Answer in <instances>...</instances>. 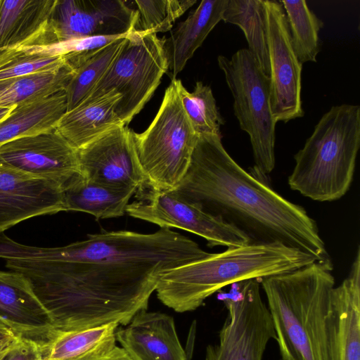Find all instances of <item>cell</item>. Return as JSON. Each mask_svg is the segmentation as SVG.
<instances>
[{"instance_id": "6da1fadb", "label": "cell", "mask_w": 360, "mask_h": 360, "mask_svg": "<svg viewBox=\"0 0 360 360\" xmlns=\"http://www.w3.org/2000/svg\"><path fill=\"white\" fill-rule=\"evenodd\" d=\"M210 254L171 229L122 230L88 234L63 247L34 246L30 258L35 263L7 261L6 266L30 280L55 332H65L127 326L147 310L162 275Z\"/></svg>"}, {"instance_id": "7a4b0ae2", "label": "cell", "mask_w": 360, "mask_h": 360, "mask_svg": "<svg viewBox=\"0 0 360 360\" xmlns=\"http://www.w3.org/2000/svg\"><path fill=\"white\" fill-rule=\"evenodd\" d=\"M168 191L237 228L252 243H281L317 260L330 258L315 220L242 168L221 136L198 135L184 176Z\"/></svg>"}, {"instance_id": "3957f363", "label": "cell", "mask_w": 360, "mask_h": 360, "mask_svg": "<svg viewBox=\"0 0 360 360\" xmlns=\"http://www.w3.org/2000/svg\"><path fill=\"white\" fill-rule=\"evenodd\" d=\"M330 258L260 280L280 360H330L328 318L335 287Z\"/></svg>"}, {"instance_id": "277c9868", "label": "cell", "mask_w": 360, "mask_h": 360, "mask_svg": "<svg viewBox=\"0 0 360 360\" xmlns=\"http://www.w3.org/2000/svg\"><path fill=\"white\" fill-rule=\"evenodd\" d=\"M316 260L281 243H250L167 271L155 291L158 300L174 311H192L226 285L290 272Z\"/></svg>"}, {"instance_id": "5b68a950", "label": "cell", "mask_w": 360, "mask_h": 360, "mask_svg": "<svg viewBox=\"0 0 360 360\" xmlns=\"http://www.w3.org/2000/svg\"><path fill=\"white\" fill-rule=\"evenodd\" d=\"M360 146V107L332 106L294 156L290 188L313 200L333 201L352 184Z\"/></svg>"}, {"instance_id": "8992f818", "label": "cell", "mask_w": 360, "mask_h": 360, "mask_svg": "<svg viewBox=\"0 0 360 360\" xmlns=\"http://www.w3.org/2000/svg\"><path fill=\"white\" fill-rule=\"evenodd\" d=\"M132 137L147 185L160 191L173 189L189 165L198 134L182 106L177 79H172L160 107L142 133Z\"/></svg>"}, {"instance_id": "52a82bcc", "label": "cell", "mask_w": 360, "mask_h": 360, "mask_svg": "<svg viewBox=\"0 0 360 360\" xmlns=\"http://www.w3.org/2000/svg\"><path fill=\"white\" fill-rule=\"evenodd\" d=\"M217 62L233 98L234 114L250 136L255 166L251 173L264 180L275 167L276 124L271 110L269 77L248 49Z\"/></svg>"}, {"instance_id": "ba28073f", "label": "cell", "mask_w": 360, "mask_h": 360, "mask_svg": "<svg viewBox=\"0 0 360 360\" xmlns=\"http://www.w3.org/2000/svg\"><path fill=\"white\" fill-rule=\"evenodd\" d=\"M168 68L165 40L154 33L134 30L127 35L114 60L86 98L112 90L117 92L120 99L115 111L127 126L149 101Z\"/></svg>"}, {"instance_id": "9c48e42d", "label": "cell", "mask_w": 360, "mask_h": 360, "mask_svg": "<svg viewBox=\"0 0 360 360\" xmlns=\"http://www.w3.org/2000/svg\"><path fill=\"white\" fill-rule=\"evenodd\" d=\"M228 311L219 340L206 348L205 360H263L269 342L275 340L271 316L260 292V280L234 283L220 292Z\"/></svg>"}, {"instance_id": "30bf717a", "label": "cell", "mask_w": 360, "mask_h": 360, "mask_svg": "<svg viewBox=\"0 0 360 360\" xmlns=\"http://www.w3.org/2000/svg\"><path fill=\"white\" fill-rule=\"evenodd\" d=\"M139 13L121 0H56L42 30L26 46L72 39L122 36L136 30Z\"/></svg>"}, {"instance_id": "8fae6325", "label": "cell", "mask_w": 360, "mask_h": 360, "mask_svg": "<svg viewBox=\"0 0 360 360\" xmlns=\"http://www.w3.org/2000/svg\"><path fill=\"white\" fill-rule=\"evenodd\" d=\"M136 200L129 203L126 212L160 228L180 229L202 237L210 247H240L251 242L233 226L169 193L148 185L139 189Z\"/></svg>"}, {"instance_id": "7c38bea8", "label": "cell", "mask_w": 360, "mask_h": 360, "mask_svg": "<svg viewBox=\"0 0 360 360\" xmlns=\"http://www.w3.org/2000/svg\"><path fill=\"white\" fill-rule=\"evenodd\" d=\"M264 1L270 68L271 110L276 123H285L304 114L301 102L302 64L292 48L281 4L274 0Z\"/></svg>"}, {"instance_id": "4fadbf2b", "label": "cell", "mask_w": 360, "mask_h": 360, "mask_svg": "<svg viewBox=\"0 0 360 360\" xmlns=\"http://www.w3.org/2000/svg\"><path fill=\"white\" fill-rule=\"evenodd\" d=\"M80 174L89 181L117 188L147 186L136 152L132 130L115 127L77 149Z\"/></svg>"}, {"instance_id": "5bb4252c", "label": "cell", "mask_w": 360, "mask_h": 360, "mask_svg": "<svg viewBox=\"0 0 360 360\" xmlns=\"http://www.w3.org/2000/svg\"><path fill=\"white\" fill-rule=\"evenodd\" d=\"M0 167L63 187L80 174L77 149L56 129L0 145Z\"/></svg>"}, {"instance_id": "9a60e30c", "label": "cell", "mask_w": 360, "mask_h": 360, "mask_svg": "<svg viewBox=\"0 0 360 360\" xmlns=\"http://www.w3.org/2000/svg\"><path fill=\"white\" fill-rule=\"evenodd\" d=\"M63 211L62 184L0 167V233L26 219Z\"/></svg>"}, {"instance_id": "2e32d148", "label": "cell", "mask_w": 360, "mask_h": 360, "mask_svg": "<svg viewBox=\"0 0 360 360\" xmlns=\"http://www.w3.org/2000/svg\"><path fill=\"white\" fill-rule=\"evenodd\" d=\"M0 320L17 335L41 345L55 333L53 320L30 280L17 271H0Z\"/></svg>"}, {"instance_id": "e0dca14e", "label": "cell", "mask_w": 360, "mask_h": 360, "mask_svg": "<svg viewBox=\"0 0 360 360\" xmlns=\"http://www.w3.org/2000/svg\"><path fill=\"white\" fill-rule=\"evenodd\" d=\"M330 360H360V250L347 277L331 293L328 318Z\"/></svg>"}, {"instance_id": "ac0fdd59", "label": "cell", "mask_w": 360, "mask_h": 360, "mask_svg": "<svg viewBox=\"0 0 360 360\" xmlns=\"http://www.w3.org/2000/svg\"><path fill=\"white\" fill-rule=\"evenodd\" d=\"M115 338L132 360H188L173 317L164 313H138Z\"/></svg>"}, {"instance_id": "d6986e66", "label": "cell", "mask_w": 360, "mask_h": 360, "mask_svg": "<svg viewBox=\"0 0 360 360\" xmlns=\"http://www.w3.org/2000/svg\"><path fill=\"white\" fill-rule=\"evenodd\" d=\"M120 95L110 91L102 96L86 98L67 111L56 129L75 149H78L117 127L124 126L115 108Z\"/></svg>"}, {"instance_id": "ffe728a7", "label": "cell", "mask_w": 360, "mask_h": 360, "mask_svg": "<svg viewBox=\"0 0 360 360\" xmlns=\"http://www.w3.org/2000/svg\"><path fill=\"white\" fill-rule=\"evenodd\" d=\"M227 0H202L165 40L172 79L184 68L214 27L222 20Z\"/></svg>"}, {"instance_id": "44dd1931", "label": "cell", "mask_w": 360, "mask_h": 360, "mask_svg": "<svg viewBox=\"0 0 360 360\" xmlns=\"http://www.w3.org/2000/svg\"><path fill=\"white\" fill-rule=\"evenodd\" d=\"M56 0H0V51L27 45L44 27Z\"/></svg>"}, {"instance_id": "7402d4cb", "label": "cell", "mask_w": 360, "mask_h": 360, "mask_svg": "<svg viewBox=\"0 0 360 360\" xmlns=\"http://www.w3.org/2000/svg\"><path fill=\"white\" fill-rule=\"evenodd\" d=\"M67 107L65 90L15 106L0 122V145L55 129Z\"/></svg>"}, {"instance_id": "603a6c76", "label": "cell", "mask_w": 360, "mask_h": 360, "mask_svg": "<svg viewBox=\"0 0 360 360\" xmlns=\"http://www.w3.org/2000/svg\"><path fill=\"white\" fill-rule=\"evenodd\" d=\"M136 188H112L88 181L80 174L63 187L66 211L89 213L96 219L122 217Z\"/></svg>"}, {"instance_id": "cb8c5ba5", "label": "cell", "mask_w": 360, "mask_h": 360, "mask_svg": "<svg viewBox=\"0 0 360 360\" xmlns=\"http://www.w3.org/2000/svg\"><path fill=\"white\" fill-rule=\"evenodd\" d=\"M115 322L77 330L55 332L41 345L43 360H77L116 345Z\"/></svg>"}, {"instance_id": "d4e9b609", "label": "cell", "mask_w": 360, "mask_h": 360, "mask_svg": "<svg viewBox=\"0 0 360 360\" xmlns=\"http://www.w3.org/2000/svg\"><path fill=\"white\" fill-rule=\"evenodd\" d=\"M222 20L244 32L248 50L269 77L266 15L264 0H227Z\"/></svg>"}, {"instance_id": "484cf974", "label": "cell", "mask_w": 360, "mask_h": 360, "mask_svg": "<svg viewBox=\"0 0 360 360\" xmlns=\"http://www.w3.org/2000/svg\"><path fill=\"white\" fill-rule=\"evenodd\" d=\"M74 74L67 63L57 70L0 80V107L18 105L47 97L65 89Z\"/></svg>"}, {"instance_id": "4316f807", "label": "cell", "mask_w": 360, "mask_h": 360, "mask_svg": "<svg viewBox=\"0 0 360 360\" xmlns=\"http://www.w3.org/2000/svg\"><path fill=\"white\" fill-rule=\"evenodd\" d=\"M279 1L285 14L292 46L299 61L302 64L316 62L321 49L319 33L323 22L309 9L304 0Z\"/></svg>"}, {"instance_id": "83f0119b", "label": "cell", "mask_w": 360, "mask_h": 360, "mask_svg": "<svg viewBox=\"0 0 360 360\" xmlns=\"http://www.w3.org/2000/svg\"><path fill=\"white\" fill-rule=\"evenodd\" d=\"M126 37L98 49L74 70L73 76L65 89L67 111L75 108L89 96L114 60Z\"/></svg>"}, {"instance_id": "f1b7e54d", "label": "cell", "mask_w": 360, "mask_h": 360, "mask_svg": "<svg viewBox=\"0 0 360 360\" xmlns=\"http://www.w3.org/2000/svg\"><path fill=\"white\" fill-rule=\"evenodd\" d=\"M179 98L195 131L198 134L220 135V127L224 120L217 108L210 86L198 81L193 91L189 92L181 81L177 79Z\"/></svg>"}, {"instance_id": "f546056e", "label": "cell", "mask_w": 360, "mask_h": 360, "mask_svg": "<svg viewBox=\"0 0 360 360\" xmlns=\"http://www.w3.org/2000/svg\"><path fill=\"white\" fill-rule=\"evenodd\" d=\"M139 18L136 31L145 33L167 32L196 0H136Z\"/></svg>"}, {"instance_id": "4dcf8cb0", "label": "cell", "mask_w": 360, "mask_h": 360, "mask_svg": "<svg viewBox=\"0 0 360 360\" xmlns=\"http://www.w3.org/2000/svg\"><path fill=\"white\" fill-rule=\"evenodd\" d=\"M66 63L65 56L33 53L15 48L0 51V80L51 72Z\"/></svg>"}, {"instance_id": "1f68e13d", "label": "cell", "mask_w": 360, "mask_h": 360, "mask_svg": "<svg viewBox=\"0 0 360 360\" xmlns=\"http://www.w3.org/2000/svg\"><path fill=\"white\" fill-rule=\"evenodd\" d=\"M124 36L126 35L96 36L72 39L51 44L30 46L27 51L34 53L51 56H65L69 54L98 50Z\"/></svg>"}, {"instance_id": "d6a6232c", "label": "cell", "mask_w": 360, "mask_h": 360, "mask_svg": "<svg viewBox=\"0 0 360 360\" xmlns=\"http://www.w3.org/2000/svg\"><path fill=\"white\" fill-rule=\"evenodd\" d=\"M42 358L41 345L21 337L2 360H38Z\"/></svg>"}, {"instance_id": "836d02e7", "label": "cell", "mask_w": 360, "mask_h": 360, "mask_svg": "<svg viewBox=\"0 0 360 360\" xmlns=\"http://www.w3.org/2000/svg\"><path fill=\"white\" fill-rule=\"evenodd\" d=\"M43 360V359H42ZM77 360H132L127 352L117 345L110 346Z\"/></svg>"}, {"instance_id": "e575fe53", "label": "cell", "mask_w": 360, "mask_h": 360, "mask_svg": "<svg viewBox=\"0 0 360 360\" xmlns=\"http://www.w3.org/2000/svg\"><path fill=\"white\" fill-rule=\"evenodd\" d=\"M21 337L15 333L10 328L0 320V341Z\"/></svg>"}, {"instance_id": "d590c367", "label": "cell", "mask_w": 360, "mask_h": 360, "mask_svg": "<svg viewBox=\"0 0 360 360\" xmlns=\"http://www.w3.org/2000/svg\"><path fill=\"white\" fill-rule=\"evenodd\" d=\"M20 338L21 337L0 341V360L4 359L8 352L13 347Z\"/></svg>"}, {"instance_id": "8d00e7d4", "label": "cell", "mask_w": 360, "mask_h": 360, "mask_svg": "<svg viewBox=\"0 0 360 360\" xmlns=\"http://www.w3.org/2000/svg\"><path fill=\"white\" fill-rule=\"evenodd\" d=\"M15 107V106H14ZM5 108L0 107V122L5 120L11 113V110L14 108Z\"/></svg>"}, {"instance_id": "74e56055", "label": "cell", "mask_w": 360, "mask_h": 360, "mask_svg": "<svg viewBox=\"0 0 360 360\" xmlns=\"http://www.w3.org/2000/svg\"><path fill=\"white\" fill-rule=\"evenodd\" d=\"M38 360H42V358H41V359H38Z\"/></svg>"}]
</instances>
